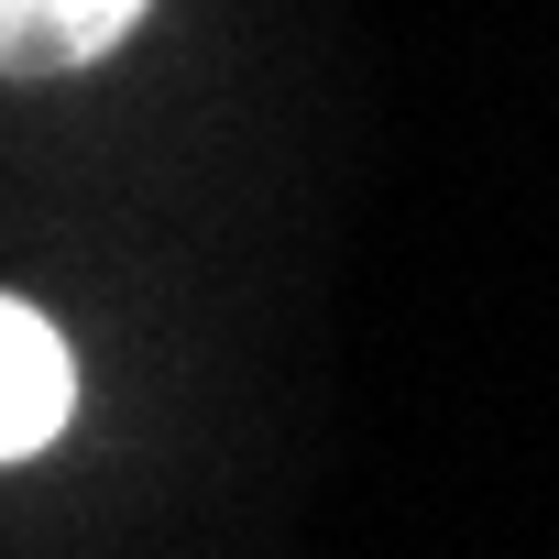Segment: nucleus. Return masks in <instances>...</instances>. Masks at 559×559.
Wrapping results in <instances>:
<instances>
[{"mask_svg": "<svg viewBox=\"0 0 559 559\" xmlns=\"http://www.w3.org/2000/svg\"><path fill=\"white\" fill-rule=\"evenodd\" d=\"M78 406V362L56 341V319H34L23 297H0V461H23L67 428Z\"/></svg>", "mask_w": 559, "mask_h": 559, "instance_id": "f257e3e1", "label": "nucleus"}, {"mask_svg": "<svg viewBox=\"0 0 559 559\" xmlns=\"http://www.w3.org/2000/svg\"><path fill=\"white\" fill-rule=\"evenodd\" d=\"M143 23V0H0V78H56L110 56Z\"/></svg>", "mask_w": 559, "mask_h": 559, "instance_id": "f03ea898", "label": "nucleus"}]
</instances>
